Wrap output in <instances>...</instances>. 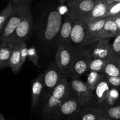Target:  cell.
Returning <instances> with one entry per match:
<instances>
[{"label": "cell", "mask_w": 120, "mask_h": 120, "mask_svg": "<svg viewBox=\"0 0 120 120\" xmlns=\"http://www.w3.org/2000/svg\"><path fill=\"white\" fill-rule=\"evenodd\" d=\"M71 95L70 84L64 77L53 89L42 109V116L50 120L63 102Z\"/></svg>", "instance_id": "cell-1"}, {"label": "cell", "mask_w": 120, "mask_h": 120, "mask_svg": "<svg viewBox=\"0 0 120 120\" xmlns=\"http://www.w3.org/2000/svg\"><path fill=\"white\" fill-rule=\"evenodd\" d=\"M62 16L57 9H52L49 12L44 28L41 32V38L46 44H52L59 40L62 24Z\"/></svg>", "instance_id": "cell-2"}, {"label": "cell", "mask_w": 120, "mask_h": 120, "mask_svg": "<svg viewBox=\"0 0 120 120\" xmlns=\"http://www.w3.org/2000/svg\"><path fill=\"white\" fill-rule=\"evenodd\" d=\"M70 84L71 95L78 101L83 108L97 104L94 92L89 88L86 82L75 78L71 79Z\"/></svg>", "instance_id": "cell-3"}, {"label": "cell", "mask_w": 120, "mask_h": 120, "mask_svg": "<svg viewBox=\"0 0 120 120\" xmlns=\"http://www.w3.org/2000/svg\"><path fill=\"white\" fill-rule=\"evenodd\" d=\"M30 5L26 4L17 8H14V11L7 22L0 31L1 42H4L12 35L28 11L30 10Z\"/></svg>", "instance_id": "cell-4"}, {"label": "cell", "mask_w": 120, "mask_h": 120, "mask_svg": "<svg viewBox=\"0 0 120 120\" xmlns=\"http://www.w3.org/2000/svg\"><path fill=\"white\" fill-rule=\"evenodd\" d=\"M91 58L89 48H84L77 51L74 56L68 75L71 79L78 78L89 71V65Z\"/></svg>", "instance_id": "cell-5"}, {"label": "cell", "mask_w": 120, "mask_h": 120, "mask_svg": "<svg viewBox=\"0 0 120 120\" xmlns=\"http://www.w3.org/2000/svg\"><path fill=\"white\" fill-rule=\"evenodd\" d=\"M32 28L33 17L30 9L28 11L14 34L5 42L1 43L7 44L12 47H14L21 42H25V40L30 35Z\"/></svg>", "instance_id": "cell-6"}, {"label": "cell", "mask_w": 120, "mask_h": 120, "mask_svg": "<svg viewBox=\"0 0 120 120\" xmlns=\"http://www.w3.org/2000/svg\"><path fill=\"white\" fill-rule=\"evenodd\" d=\"M86 37V23L75 20L69 47L76 51L85 48Z\"/></svg>", "instance_id": "cell-7"}, {"label": "cell", "mask_w": 120, "mask_h": 120, "mask_svg": "<svg viewBox=\"0 0 120 120\" xmlns=\"http://www.w3.org/2000/svg\"><path fill=\"white\" fill-rule=\"evenodd\" d=\"M64 75L57 65L56 61L51 64L48 69L43 73L45 89L48 93V96L62 78H64Z\"/></svg>", "instance_id": "cell-8"}, {"label": "cell", "mask_w": 120, "mask_h": 120, "mask_svg": "<svg viewBox=\"0 0 120 120\" xmlns=\"http://www.w3.org/2000/svg\"><path fill=\"white\" fill-rule=\"evenodd\" d=\"M76 51L70 47L58 45L56 54V62L63 74L68 75Z\"/></svg>", "instance_id": "cell-9"}, {"label": "cell", "mask_w": 120, "mask_h": 120, "mask_svg": "<svg viewBox=\"0 0 120 120\" xmlns=\"http://www.w3.org/2000/svg\"><path fill=\"white\" fill-rule=\"evenodd\" d=\"M83 108L78 101L70 95L63 102L55 115L49 120H56L62 117L71 116L81 112Z\"/></svg>", "instance_id": "cell-10"}, {"label": "cell", "mask_w": 120, "mask_h": 120, "mask_svg": "<svg viewBox=\"0 0 120 120\" xmlns=\"http://www.w3.org/2000/svg\"><path fill=\"white\" fill-rule=\"evenodd\" d=\"M99 0H82L75 7L70 9L69 14L73 19L86 22L93 8Z\"/></svg>", "instance_id": "cell-11"}, {"label": "cell", "mask_w": 120, "mask_h": 120, "mask_svg": "<svg viewBox=\"0 0 120 120\" xmlns=\"http://www.w3.org/2000/svg\"><path fill=\"white\" fill-rule=\"evenodd\" d=\"M89 48L91 58L101 59H109L111 55V44L110 38L100 39Z\"/></svg>", "instance_id": "cell-12"}, {"label": "cell", "mask_w": 120, "mask_h": 120, "mask_svg": "<svg viewBox=\"0 0 120 120\" xmlns=\"http://www.w3.org/2000/svg\"><path fill=\"white\" fill-rule=\"evenodd\" d=\"M109 17L91 23H86V45L89 46L100 40L99 34Z\"/></svg>", "instance_id": "cell-13"}, {"label": "cell", "mask_w": 120, "mask_h": 120, "mask_svg": "<svg viewBox=\"0 0 120 120\" xmlns=\"http://www.w3.org/2000/svg\"><path fill=\"white\" fill-rule=\"evenodd\" d=\"M75 19L68 13L62 22L58 40V45L69 46Z\"/></svg>", "instance_id": "cell-14"}, {"label": "cell", "mask_w": 120, "mask_h": 120, "mask_svg": "<svg viewBox=\"0 0 120 120\" xmlns=\"http://www.w3.org/2000/svg\"><path fill=\"white\" fill-rule=\"evenodd\" d=\"M44 90L45 85L43 81V74H42L36 77L32 83L31 106L32 109L36 108V106L39 104Z\"/></svg>", "instance_id": "cell-15"}, {"label": "cell", "mask_w": 120, "mask_h": 120, "mask_svg": "<svg viewBox=\"0 0 120 120\" xmlns=\"http://www.w3.org/2000/svg\"><path fill=\"white\" fill-rule=\"evenodd\" d=\"M108 9L109 6L102 0H99L93 8L86 23H91L107 18Z\"/></svg>", "instance_id": "cell-16"}, {"label": "cell", "mask_w": 120, "mask_h": 120, "mask_svg": "<svg viewBox=\"0 0 120 120\" xmlns=\"http://www.w3.org/2000/svg\"><path fill=\"white\" fill-rule=\"evenodd\" d=\"M111 88L112 87L103 78V80L98 84L94 91L96 100H97V104H98V107H100L106 100L109 94V92L111 90Z\"/></svg>", "instance_id": "cell-17"}, {"label": "cell", "mask_w": 120, "mask_h": 120, "mask_svg": "<svg viewBox=\"0 0 120 120\" xmlns=\"http://www.w3.org/2000/svg\"><path fill=\"white\" fill-rule=\"evenodd\" d=\"M118 35V29L114 20L109 17L99 34L100 39L110 38Z\"/></svg>", "instance_id": "cell-18"}, {"label": "cell", "mask_w": 120, "mask_h": 120, "mask_svg": "<svg viewBox=\"0 0 120 120\" xmlns=\"http://www.w3.org/2000/svg\"><path fill=\"white\" fill-rule=\"evenodd\" d=\"M21 43L14 46L9 61V67L11 68L14 74H17L22 67L21 64Z\"/></svg>", "instance_id": "cell-19"}, {"label": "cell", "mask_w": 120, "mask_h": 120, "mask_svg": "<svg viewBox=\"0 0 120 120\" xmlns=\"http://www.w3.org/2000/svg\"><path fill=\"white\" fill-rule=\"evenodd\" d=\"M104 74L109 76H120V57L110 56L108 59Z\"/></svg>", "instance_id": "cell-20"}, {"label": "cell", "mask_w": 120, "mask_h": 120, "mask_svg": "<svg viewBox=\"0 0 120 120\" xmlns=\"http://www.w3.org/2000/svg\"><path fill=\"white\" fill-rule=\"evenodd\" d=\"M14 47L9 45L7 44L1 43L0 47V68L9 67V61L12 52Z\"/></svg>", "instance_id": "cell-21"}, {"label": "cell", "mask_w": 120, "mask_h": 120, "mask_svg": "<svg viewBox=\"0 0 120 120\" xmlns=\"http://www.w3.org/2000/svg\"><path fill=\"white\" fill-rule=\"evenodd\" d=\"M100 112L98 107H84L80 112V120H97Z\"/></svg>", "instance_id": "cell-22"}, {"label": "cell", "mask_w": 120, "mask_h": 120, "mask_svg": "<svg viewBox=\"0 0 120 120\" xmlns=\"http://www.w3.org/2000/svg\"><path fill=\"white\" fill-rule=\"evenodd\" d=\"M89 72L86 83L87 84L89 88L94 92L98 84L104 78V74L95 71Z\"/></svg>", "instance_id": "cell-23"}, {"label": "cell", "mask_w": 120, "mask_h": 120, "mask_svg": "<svg viewBox=\"0 0 120 120\" xmlns=\"http://www.w3.org/2000/svg\"><path fill=\"white\" fill-rule=\"evenodd\" d=\"M120 98V93L117 88H112L109 92L106 100L99 107L100 108H107L114 106L118 103Z\"/></svg>", "instance_id": "cell-24"}, {"label": "cell", "mask_w": 120, "mask_h": 120, "mask_svg": "<svg viewBox=\"0 0 120 120\" xmlns=\"http://www.w3.org/2000/svg\"><path fill=\"white\" fill-rule=\"evenodd\" d=\"M108 59L91 58L89 65V71L104 73Z\"/></svg>", "instance_id": "cell-25"}, {"label": "cell", "mask_w": 120, "mask_h": 120, "mask_svg": "<svg viewBox=\"0 0 120 120\" xmlns=\"http://www.w3.org/2000/svg\"><path fill=\"white\" fill-rule=\"evenodd\" d=\"M99 108V107H98ZM102 114L113 120H120V102L107 108H100Z\"/></svg>", "instance_id": "cell-26"}, {"label": "cell", "mask_w": 120, "mask_h": 120, "mask_svg": "<svg viewBox=\"0 0 120 120\" xmlns=\"http://www.w3.org/2000/svg\"><path fill=\"white\" fill-rule=\"evenodd\" d=\"M14 11V7L13 6L12 2L11 0H9L7 6L0 13V31L3 28L4 26L12 15Z\"/></svg>", "instance_id": "cell-27"}, {"label": "cell", "mask_w": 120, "mask_h": 120, "mask_svg": "<svg viewBox=\"0 0 120 120\" xmlns=\"http://www.w3.org/2000/svg\"><path fill=\"white\" fill-rule=\"evenodd\" d=\"M28 59L29 61L34 65L38 67L39 66V57L38 52L34 46L30 47V48H28Z\"/></svg>", "instance_id": "cell-28"}, {"label": "cell", "mask_w": 120, "mask_h": 120, "mask_svg": "<svg viewBox=\"0 0 120 120\" xmlns=\"http://www.w3.org/2000/svg\"><path fill=\"white\" fill-rule=\"evenodd\" d=\"M110 56L120 57V34H118L115 37L113 42L111 44Z\"/></svg>", "instance_id": "cell-29"}, {"label": "cell", "mask_w": 120, "mask_h": 120, "mask_svg": "<svg viewBox=\"0 0 120 120\" xmlns=\"http://www.w3.org/2000/svg\"><path fill=\"white\" fill-rule=\"evenodd\" d=\"M120 14V2H117L109 6L107 17L113 18Z\"/></svg>", "instance_id": "cell-30"}, {"label": "cell", "mask_w": 120, "mask_h": 120, "mask_svg": "<svg viewBox=\"0 0 120 120\" xmlns=\"http://www.w3.org/2000/svg\"><path fill=\"white\" fill-rule=\"evenodd\" d=\"M104 78L112 88L120 87V76H109L104 74Z\"/></svg>", "instance_id": "cell-31"}, {"label": "cell", "mask_w": 120, "mask_h": 120, "mask_svg": "<svg viewBox=\"0 0 120 120\" xmlns=\"http://www.w3.org/2000/svg\"><path fill=\"white\" fill-rule=\"evenodd\" d=\"M28 56V48L27 47L25 42H21V66L22 67L24 63L25 62L26 58Z\"/></svg>", "instance_id": "cell-32"}, {"label": "cell", "mask_w": 120, "mask_h": 120, "mask_svg": "<svg viewBox=\"0 0 120 120\" xmlns=\"http://www.w3.org/2000/svg\"><path fill=\"white\" fill-rule=\"evenodd\" d=\"M13 6L14 8L22 7L26 4H29L27 3L26 0H12Z\"/></svg>", "instance_id": "cell-33"}, {"label": "cell", "mask_w": 120, "mask_h": 120, "mask_svg": "<svg viewBox=\"0 0 120 120\" xmlns=\"http://www.w3.org/2000/svg\"><path fill=\"white\" fill-rule=\"evenodd\" d=\"M82 0H67L66 4L70 9L73 8Z\"/></svg>", "instance_id": "cell-34"}, {"label": "cell", "mask_w": 120, "mask_h": 120, "mask_svg": "<svg viewBox=\"0 0 120 120\" xmlns=\"http://www.w3.org/2000/svg\"><path fill=\"white\" fill-rule=\"evenodd\" d=\"M112 18L114 20L118 29V34H120V15H118L117 16L113 17Z\"/></svg>", "instance_id": "cell-35"}, {"label": "cell", "mask_w": 120, "mask_h": 120, "mask_svg": "<svg viewBox=\"0 0 120 120\" xmlns=\"http://www.w3.org/2000/svg\"><path fill=\"white\" fill-rule=\"evenodd\" d=\"M102 1L108 6H110L117 2H120V0H102Z\"/></svg>", "instance_id": "cell-36"}, {"label": "cell", "mask_w": 120, "mask_h": 120, "mask_svg": "<svg viewBox=\"0 0 120 120\" xmlns=\"http://www.w3.org/2000/svg\"><path fill=\"white\" fill-rule=\"evenodd\" d=\"M97 120H112V119L110 118L107 117V116H105L104 115H103V114H102L101 111V109H100V112L99 116H98V118H97Z\"/></svg>", "instance_id": "cell-37"}, {"label": "cell", "mask_w": 120, "mask_h": 120, "mask_svg": "<svg viewBox=\"0 0 120 120\" xmlns=\"http://www.w3.org/2000/svg\"><path fill=\"white\" fill-rule=\"evenodd\" d=\"M0 120H6L2 112H0Z\"/></svg>", "instance_id": "cell-38"}, {"label": "cell", "mask_w": 120, "mask_h": 120, "mask_svg": "<svg viewBox=\"0 0 120 120\" xmlns=\"http://www.w3.org/2000/svg\"><path fill=\"white\" fill-rule=\"evenodd\" d=\"M66 1L67 0H59V2L60 3L62 4H64L65 2H66Z\"/></svg>", "instance_id": "cell-39"}, {"label": "cell", "mask_w": 120, "mask_h": 120, "mask_svg": "<svg viewBox=\"0 0 120 120\" xmlns=\"http://www.w3.org/2000/svg\"><path fill=\"white\" fill-rule=\"evenodd\" d=\"M34 1V0H26L27 3L29 4H31V2H32V1Z\"/></svg>", "instance_id": "cell-40"}, {"label": "cell", "mask_w": 120, "mask_h": 120, "mask_svg": "<svg viewBox=\"0 0 120 120\" xmlns=\"http://www.w3.org/2000/svg\"></svg>", "instance_id": "cell-41"}]
</instances>
